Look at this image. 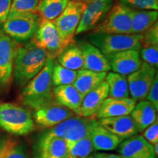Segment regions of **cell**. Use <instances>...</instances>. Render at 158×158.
Instances as JSON below:
<instances>
[{
  "label": "cell",
  "instance_id": "obj_1",
  "mask_svg": "<svg viewBox=\"0 0 158 158\" xmlns=\"http://www.w3.org/2000/svg\"><path fill=\"white\" fill-rule=\"evenodd\" d=\"M46 51L31 40L19 46L13 63V74L19 87H23L42 70L48 59Z\"/></svg>",
  "mask_w": 158,
  "mask_h": 158
},
{
  "label": "cell",
  "instance_id": "obj_2",
  "mask_svg": "<svg viewBox=\"0 0 158 158\" xmlns=\"http://www.w3.org/2000/svg\"><path fill=\"white\" fill-rule=\"evenodd\" d=\"M54 63V59L48 58L42 70L23 86L21 99L24 106L35 110L54 100L51 79Z\"/></svg>",
  "mask_w": 158,
  "mask_h": 158
},
{
  "label": "cell",
  "instance_id": "obj_3",
  "mask_svg": "<svg viewBox=\"0 0 158 158\" xmlns=\"http://www.w3.org/2000/svg\"><path fill=\"white\" fill-rule=\"evenodd\" d=\"M0 127L10 134L28 135L35 128L32 116L28 110L13 102L0 103Z\"/></svg>",
  "mask_w": 158,
  "mask_h": 158
},
{
  "label": "cell",
  "instance_id": "obj_4",
  "mask_svg": "<svg viewBox=\"0 0 158 158\" xmlns=\"http://www.w3.org/2000/svg\"><path fill=\"white\" fill-rule=\"evenodd\" d=\"M142 34H98L89 35L90 43L96 46L105 56L127 50L140 51Z\"/></svg>",
  "mask_w": 158,
  "mask_h": 158
},
{
  "label": "cell",
  "instance_id": "obj_5",
  "mask_svg": "<svg viewBox=\"0 0 158 158\" xmlns=\"http://www.w3.org/2000/svg\"><path fill=\"white\" fill-rule=\"evenodd\" d=\"M41 19L37 13H9L2 30L16 43L26 42L33 37Z\"/></svg>",
  "mask_w": 158,
  "mask_h": 158
},
{
  "label": "cell",
  "instance_id": "obj_6",
  "mask_svg": "<svg viewBox=\"0 0 158 158\" xmlns=\"http://www.w3.org/2000/svg\"><path fill=\"white\" fill-rule=\"evenodd\" d=\"M98 123V120L94 117L74 115L50 128L43 135L60 138L67 141H76L89 136Z\"/></svg>",
  "mask_w": 158,
  "mask_h": 158
},
{
  "label": "cell",
  "instance_id": "obj_7",
  "mask_svg": "<svg viewBox=\"0 0 158 158\" xmlns=\"http://www.w3.org/2000/svg\"><path fill=\"white\" fill-rule=\"evenodd\" d=\"M133 9L117 2L102 21L93 29L98 34H131V15Z\"/></svg>",
  "mask_w": 158,
  "mask_h": 158
},
{
  "label": "cell",
  "instance_id": "obj_8",
  "mask_svg": "<svg viewBox=\"0 0 158 158\" xmlns=\"http://www.w3.org/2000/svg\"><path fill=\"white\" fill-rule=\"evenodd\" d=\"M31 38L38 46L46 51L48 57L51 59H56L70 43L75 41L63 38L53 21L45 19H41L38 28Z\"/></svg>",
  "mask_w": 158,
  "mask_h": 158
},
{
  "label": "cell",
  "instance_id": "obj_9",
  "mask_svg": "<svg viewBox=\"0 0 158 158\" xmlns=\"http://www.w3.org/2000/svg\"><path fill=\"white\" fill-rule=\"evenodd\" d=\"M86 3L69 0L64 11L53 21L63 38L74 41V35L81 19Z\"/></svg>",
  "mask_w": 158,
  "mask_h": 158
},
{
  "label": "cell",
  "instance_id": "obj_10",
  "mask_svg": "<svg viewBox=\"0 0 158 158\" xmlns=\"http://www.w3.org/2000/svg\"><path fill=\"white\" fill-rule=\"evenodd\" d=\"M157 72L155 68L142 63L139 68L127 77L130 98L136 102L146 100Z\"/></svg>",
  "mask_w": 158,
  "mask_h": 158
},
{
  "label": "cell",
  "instance_id": "obj_11",
  "mask_svg": "<svg viewBox=\"0 0 158 158\" xmlns=\"http://www.w3.org/2000/svg\"><path fill=\"white\" fill-rule=\"evenodd\" d=\"M33 119L39 127L51 128L76 114L53 100L35 109Z\"/></svg>",
  "mask_w": 158,
  "mask_h": 158
},
{
  "label": "cell",
  "instance_id": "obj_12",
  "mask_svg": "<svg viewBox=\"0 0 158 158\" xmlns=\"http://www.w3.org/2000/svg\"><path fill=\"white\" fill-rule=\"evenodd\" d=\"M114 0H90L86 3L76 35L93 30L106 17Z\"/></svg>",
  "mask_w": 158,
  "mask_h": 158
},
{
  "label": "cell",
  "instance_id": "obj_13",
  "mask_svg": "<svg viewBox=\"0 0 158 158\" xmlns=\"http://www.w3.org/2000/svg\"><path fill=\"white\" fill-rule=\"evenodd\" d=\"M19 44L0 29V87L10 84Z\"/></svg>",
  "mask_w": 158,
  "mask_h": 158
},
{
  "label": "cell",
  "instance_id": "obj_14",
  "mask_svg": "<svg viewBox=\"0 0 158 158\" xmlns=\"http://www.w3.org/2000/svg\"><path fill=\"white\" fill-rule=\"evenodd\" d=\"M110 70L116 73L128 76L135 72L143 63L139 51L127 50L107 56Z\"/></svg>",
  "mask_w": 158,
  "mask_h": 158
},
{
  "label": "cell",
  "instance_id": "obj_15",
  "mask_svg": "<svg viewBox=\"0 0 158 158\" xmlns=\"http://www.w3.org/2000/svg\"><path fill=\"white\" fill-rule=\"evenodd\" d=\"M35 158H68L67 141L43 134L35 146Z\"/></svg>",
  "mask_w": 158,
  "mask_h": 158
},
{
  "label": "cell",
  "instance_id": "obj_16",
  "mask_svg": "<svg viewBox=\"0 0 158 158\" xmlns=\"http://www.w3.org/2000/svg\"><path fill=\"white\" fill-rule=\"evenodd\" d=\"M117 148L118 154L127 158H157L153 146L142 135H135L127 138Z\"/></svg>",
  "mask_w": 158,
  "mask_h": 158
},
{
  "label": "cell",
  "instance_id": "obj_17",
  "mask_svg": "<svg viewBox=\"0 0 158 158\" xmlns=\"http://www.w3.org/2000/svg\"><path fill=\"white\" fill-rule=\"evenodd\" d=\"M98 123L122 141L139 133L130 115L99 118Z\"/></svg>",
  "mask_w": 158,
  "mask_h": 158
},
{
  "label": "cell",
  "instance_id": "obj_18",
  "mask_svg": "<svg viewBox=\"0 0 158 158\" xmlns=\"http://www.w3.org/2000/svg\"><path fill=\"white\" fill-rule=\"evenodd\" d=\"M81 51L84 61L83 69L94 72H108L110 66L108 60L100 49L89 42H81L78 44Z\"/></svg>",
  "mask_w": 158,
  "mask_h": 158
},
{
  "label": "cell",
  "instance_id": "obj_19",
  "mask_svg": "<svg viewBox=\"0 0 158 158\" xmlns=\"http://www.w3.org/2000/svg\"><path fill=\"white\" fill-rule=\"evenodd\" d=\"M108 97V86L106 81L90 91L84 97L79 108L78 116L83 117H94Z\"/></svg>",
  "mask_w": 158,
  "mask_h": 158
},
{
  "label": "cell",
  "instance_id": "obj_20",
  "mask_svg": "<svg viewBox=\"0 0 158 158\" xmlns=\"http://www.w3.org/2000/svg\"><path fill=\"white\" fill-rule=\"evenodd\" d=\"M137 102L133 98L116 99L108 97L96 114L98 118L130 115Z\"/></svg>",
  "mask_w": 158,
  "mask_h": 158
},
{
  "label": "cell",
  "instance_id": "obj_21",
  "mask_svg": "<svg viewBox=\"0 0 158 158\" xmlns=\"http://www.w3.org/2000/svg\"><path fill=\"white\" fill-rule=\"evenodd\" d=\"M139 54L141 60L154 68L158 66V23L157 21L143 34Z\"/></svg>",
  "mask_w": 158,
  "mask_h": 158
},
{
  "label": "cell",
  "instance_id": "obj_22",
  "mask_svg": "<svg viewBox=\"0 0 158 158\" xmlns=\"http://www.w3.org/2000/svg\"><path fill=\"white\" fill-rule=\"evenodd\" d=\"M52 92L56 102L78 115L84 97L76 89L73 84L54 86L52 89Z\"/></svg>",
  "mask_w": 158,
  "mask_h": 158
},
{
  "label": "cell",
  "instance_id": "obj_23",
  "mask_svg": "<svg viewBox=\"0 0 158 158\" xmlns=\"http://www.w3.org/2000/svg\"><path fill=\"white\" fill-rule=\"evenodd\" d=\"M90 138L96 151H112L117 149L122 139L98 123L90 134Z\"/></svg>",
  "mask_w": 158,
  "mask_h": 158
},
{
  "label": "cell",
  "instance_id": "obj_24",
  "mask_svg": "<svg viewBox=\"0 0 158 158\" xmlns=\"http://www.w3.org/2000/svg\"><path fill=\"white\" fill-rule=\"evenodd\" d=\"M157 109L147 100L136 103L131 112V117L135 122L138 132H143L157 118Z\"/></svg>",
  "mask_w": 158,
  "mask_h": 158
},
{
  "label": "cell",
  "instance_id": "obj_25",
  "mask_svg": "<svg viewBox=\"0 0 158 158\" xmlns=\"http://www.w3.org/2000/svg\"><path fill=\"white\" fill-rule=\"evenodd\" d=\"M106 75V72H94L85 69L79 70L77 71V76L73 86L84 97L103 82Z\"/></svg>",
  "mask_w": 158,
  "mask_h": 158
},
{
  "label": "cell",
  "instance_id": "obj_26",
  "mask_svg": "<svg viewBox=\"0 0 158 158\" xmlns=\"http://www.w3.org/2000/svg\"><path fill=\"white\" fill-rule=\"evenodd\" d=\"M56 58L57 62L65 68L76 71L83 69L84 61L81 51L75 41L70 43Z\"/></svg>",
  "mask_w": 158,
  "mask_h": 158
},
{
  "label": "cell",
  "instance_id": "obj_27",
  "mask_svg": "<svg viewBox=\"0 0 158 158\" xmlns=\"http://www.w3.org/2000/svg\"><path fill=\"white\" fill-rule=\"evenodd\" d=\"M157 10H133L131 15V34H143L157 21Z\"/></svg>",
  "mask_w": 158,
  "mask_h": 158
},
{
  "label": "cell",
  "instance_id": "obj_28",
  "mask_svg": "<svg viewBox=\"0 0 158 158\" xmlns=\"http://www.w3.org/2000/svg\"><path fill=\"white\" fill-rule=\"evenodd\" d=\"M105 81L108 86V97L116 99L130 98L126 76L109 72L107 73Z\"/></svg>",
  "mask_w": 158,
  "mask_h": 158
},
{
  "label": "cell",
  "instance_id": "obj_29",
  "mask_svg": "<svg viewBox=\"0 0 158 158\" xmlns=\"http://www.w3.org/2000/svg\"><path fill=\"white\" fill-rule=\"evenodd\" d=\"M0 158H30L24 144L10 136L0 135Z\"/></svg>",
  "mask_w": 158,
  "mask_h": 158
},
{
  "label": "cell",
  "instance_id": "obj_30",
  "mask_svg": "<svg viewBox=\"0 0 158 158\" xmlns=\"http://www.w3.org/2000/svg\"><path fill=\"white\" fill-rule=\"evenodd\" d=\"M69 0H40L36 13L42 19L54 21L59 16L68 5Z\"/></svg>",
  "mask_w": 158,
  "mask_h": 158
},
{
  "label": "cell",
  "instance_id": "obj_31",
  "mask_svg": "<svg viewBox=\"0 0 158 158\" xmlns=\"http://www.w3.org/2000/svg\"><path fill=\"white\" fill-rule=\"evenodd\" d=\"M68 158H86L94 151L90 135L76 141H67Z\"/></svg>",
  "mask_w": 158,
  "mask_h": 158
},
{
  "label": "cell",
  "instance_id": "obj_32",
  "mask_svg": "<svg viewBox=\"0 0 158 158\" xmlns=\"http://www.w3.org/2000/svg\"><path fill=\"white\" fill-rule=\"evenodd\" d=\"M77 76V71L65 68L54 61L52 70L53 86L73 84Z\"/></svg>",
  "mask_w": 158,
  "mask_h": 158
},
{
  "label": "cell",
  "instance_id": "obj_33",
  "mask_svg": "<svg viewBox=\"0 0 158 158\" xmlns=\"http://www.w3.org/2000/svg\"><path fill=\"white\" fill-rule=\"evenodd\" d=\"M40 0H12L10 13H36Z\"/></svg>",
  "mask_w": 158,
  "mask_h": 158
},
{
  "label": "cell",
  "instance_id": "obj_34",
  "mask_svg": "<svg viewBox=\"0 0 158 158\" xmlns=\"http://www.w3.org/2000/svg\"><path fill=\"white\" fill-rule=\"evenodd\" d=\"M121 3L133 10H157L158 0H119Z\"/></svg>",
  "mask_w": 158,
  "mask_h": 158
},
{
  "label": "cell",
  "instance_id": "obj_35",
  "mask_svg": "<svg viewBox=\"0 0 158 158\" xmlns=\"http://www.w3.org/2000/svg\"><path fill=\"white\" fill-rule=\"evenodd\" d=\"M143 137L145 138L150 144H154L158 143V121L157 118L150 124L149 127L143 130Z\"/></svg>",
  "mask_w": 158,
  "mask_h": 158
},
{
  "label": "cell",
  "instance_id": "obj_36",
  "mask_svg": "<svg viewBox=\"0 0 158 158\" xmlns=\"http://www.w3.org/2000/svg\"><path fill=\"white\" fill-rule=\"evenodd\" d=\"M146 100L151 102L156 109H158V76L156 75L155 80L152 84Z\"/></svg>",
  "mask_w": 158,
  "mask_h": 158
},
{
  "label": "cell",
  "instance_id": "obj_37",
  "mask_svg": "<svg viewBox=\"0 0 158 158\" xmlns=\"http://www.w3.org/2000/svg\"><path fill=\"white\" fill-rule=\"evenodd\" d=\"M12 0H0V25L5 22L8 16Z\"/></svg>",
  "mask_w": 158,
  "mask_h": 158
},
{
  "label": "cell",
  "instance_id": "obj_38",
  "mask_svg": "<svg viewBox=\"0 0 158 158\" xmlns=\"http://www.w3.org/2000/svg\"><path fill=\"white\" fill-rule=\"evenodd\" d=\"M98 158H127L121 155H115V154H109L106 152L101 153H94Z\"/></svg>",
  "mask_w": 158,
  "mask_h": 158
},
{
  "label": "cell",
  "instance_id": "obj_39",
  "mask_svg": "<svg viewBox=\"0 0 158 158\" xmlns=\"http://www.w3.org/2000/svg\"><path fill=\"white\" fill-rule=\"evenodd\" d=\"M153 149H154V152H155L156 157H157V155H158V143L154 144Z\"/></svg>",
  "mask_w": 158,
  "mask_h": 158
},
{
  "label": "cell",
  "instance_id": "obj_40",
  "mask_svg": "<svg viewBox=\"0 0 158 158\" xmlns=\"http://www.w3.org/2000/svg\"><path fill=\"white\" fill-rule=\"evenodd\" d=\"M71 1H75V2H84V3H88L90 0H71Z\"/></svg>",
  "mask_w": 158,
  "mask_h": 158
},
{
  "label": "cell",
  "instance_id": "obj_41",
  "mask_svg": "<svg viewBox=\"0 0 158 158\" xmlns=\"http://www.w3.org/2000/svg\"><path fill=\"white\" fill-rule=\"evenodd\" d=\"M86 158H98V157H97V156L94 155V154H92V155H90L89 156H88Z\"/></svg>",
  "mask_w": 158,
  "mask_h": 158
},
{
  "label": "cell",
  "instance_id": "obj_42",
  "mask_svg": "<svg viewBox=\"0 0 158 158\" xmlns=\"http://www.w3.org/2000/svg\"></svg>",
  "mask_w": 158,
  "mask_h": 158
}]
</instances>
